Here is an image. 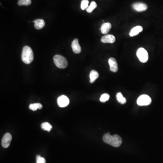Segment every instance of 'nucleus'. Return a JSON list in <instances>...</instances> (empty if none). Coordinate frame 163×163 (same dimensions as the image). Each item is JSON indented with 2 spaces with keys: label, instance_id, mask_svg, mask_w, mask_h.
<instances>
[{
  "label": "nucleus",
  "instance_id": "obj_8",
  "mask_svg": "<svg viewBox=\"0 0 163 163\" xmlns=\"http://www.w3.org/2000/svg\"><path fill=\"white\" fill-rule=\"evenodd\" d=\"M132 7L138 12H142L147 10L148 6L145 3L141 2H136L132 5Z\"/></svg>",
  "mask_w": 163,
  "mask_h": 163
},
{
  "label": "nucleus",
  "instance_id": "obj_6",
  "mask_svg": "<svg viewBox=\"0 0 163 163\" xmlns=\"http://www.w3.org/2000/svg\"><path fill=\"white\" fill-rule=\"evenodd\" d=\"M12 140V135L9 133L5 134L1 140V145L4 148H7L10 146Z\"/></svg>",
  "mask_w": 163,
  "mask_h": 163
},
{
  "label": "nucleus",
  "instance_id": "obj_13",
  "mask_svg": "<svg viewBox=\"0 0 163 163\" xmlns=\"http://www.w3.org/2000/svg\"><path fill=\"white\" fill-rule=\"evenodd\" d=\"M143 31V27L141 26H137L132 28L130 32V35L131 37L136 36L138 35L140 32Z\"/></svg>",
  "mask_w": 163,
  "mask_h": 163
},
{
  "label": "nucleus",
  "instance_id": "obj_21",
  "mask_svg": "<svg viewBox=\"0 0 163 163\" xmlns=\"http://www.w3.org/2000/svg\"><path fill=\"white\" fill-rule=\"evenodd\" d=\"M89 1L88 0H82L81 4V8L82 10H85L89 7Z\"/></svg>",
  "mask_w": 163,
  "mask_h": 163
},
{
  "label": "nucleus",
  "instance_id": "obj_3",
  "mask_svg": "<svg viewBox=\"0 0 163 163\" xmlns=\"http://www.w3.org/2000/svg\"><path fill=\"white\" fill-rule=\"evenodd\" d=\"M54 61L55 65L60 69H65L68 66V61L62 56L56 55L54 56Z\"/></svg>",
  "mask_w": 163,
  "mask_h": 163
},
{
  "label": "nucleus",
  "instance_id": "obj_22",
  "mask_svg": "<svg viewBox=\"0 0 163 163\" xmlns=\"http://www.w3.org/2000/svg\"><path fill=\"white\" fill-rule=\"evenodd\" d=\"M110 98V96L108 94H103L101 96L100 101L102 103H105L106 101L108 100Z\"/></svg>",
  "mask_w": 163,
  "mask_h": 163
},
{
  "label": "nucleus",
  "instance_id": "obj_2",
  "mask_svg": "<svg viewBox=\"0 0 163 163\" xmlns=\"http://www.w3.org/2000/svg\"><path fill=\"white\" fill-rule=\"evenodd\" d=\"M21 59L26 64H30L34 60V54L31 48L28 46H25L22 50Z\"/></svg>",
  "mask_w": 163,
  "mask_h": 163
},
{
  "label": "nucleus",
  "instance_id": "obj_11",
  "mask_svg": "<svg viewBox=\"0 0 163 163\" xmlns=\"http://www.w3.org/2000/svg\"><path fill=\"white\" fill-rule=\"evenodd\" d=\"M72 48L73 52L75 54H79L81 52V48L79 43V40L76 39L72 43Z\"/></svg>",
  "mask_w": 163,
  "mask_h": 163
},
{
  "label": "nucleus",
  "instance_id": "obj_18",
  "mask_svg": "<svg viewBox=\"0 0 163 163\" xmlns=\"http://www.w3.org/2000/svg\"><path fill=\"white\" fill-rule=\"evenodd\" d=\"M42 105L40 103H36L31 104L29 106V108L30 110L35 111L37 110L38 109H42Z\"/></svg>",
  "mask_w": 163,
  "mask_h": 163
},
{
  "label": "nucleus",
  "instance_id": "obj_16",
  "mask_svg": "<svg viewBox=\"0 0 163 163\" xmlns=\"http://www.w3.org/2000/svg\"><path fill=\"white\" fill-rule=\"evenodd\" d=\"M116 99L118 101L119 103L120 104H124L126 102V100L125 98L122 95V94L120 93H118L116 94Z\"/></svg>",
  "mask_w": 163,
  "mask_h": 163
},
{
  "label": "nucleus",
  "instance_id": "obj_17",
  "mask_svg": "<svg viewBox=\"0 0 163 163\" xmlns=\"http://www.w3.org/2000/svg\"><path fill=\"white\" fill-rule=\"evenodd\" d=\"M41 128L44 130H46V131L50 132L51 130L52 129V126L49 123V122H44L41 124Z\"/></svg>",
  "mask_w": 163,
  "mask_h": 163
},
{
  "label": "nucleus",
  "instance_id": "obj_14",
  "mask_svg": "<svg viewBox=\"0 0 163 163\" xmlns=\"http://www.w3.org/2000/svg\"><path fill=\"white\" fill-rule=\"evenodd\" d=\"M33 22L35 23V27L37 30L42 29L45 26V22L42 19H37Z\"/></svg>",
  "mask_w": 163,
  "mask_h": 163
},
{
  "label": "nucleus",
  "instance_id": "obj_19",
  "mask_svg": "<svg viewBox=\"0 0 163 163\" xmlns=\"http://www.w3.org/2000/svg\"><path fill=\"white\" fill-rule=\"evenodd\" d=\"M31 4V0H19L18 4L20 6H29Z\"/></svg>",
  "mask_w": 163,
  "mask_h": 163
},
{
  "label": "nucleus",
  "instance_id": "obj_20",
  "mask_svg": "<svg viewBox=\"0 0 163 163\" xmlns=\"http://www.w3.org/2000/svg\"><path fill=\"white\" fill-rule=\"evenodd\" d=\"M97 6L96 3L95 1H92L90 5L88 7V8L86 9V11L88 13H91L92 11L96 8Z\"/></svg>",
  "mask_w": 163,
  "mask_h": 163
},
{
  "label": "nucleus",
  "instance_id": "obj_23",
  "mask_svg": "<svg viewBox=\"0 0 163 163\" xmlns=\"http://www.w3.org/2000/svg\"><path fill=\"white\" fill-rule=\"evenodd\" d=\"M36 163H46V160L44 158L38 155L36 156Z\"/></svg>",
  "mask_w": 163,
  "mask_h": 163
},
{
  "label": "nucleus",
  "instance_id": "obj_10",
  "mask_svg": "<svg viewBox=\"0 0 163 163\" xmlns=\"http://www.w3.org/2000/svg\"><path fill=\"white\" fill-rule=\"evenodd\" d=\"M115 37L111 35H106L101 38V42L103 43L113 44L115 42Z\"/></svg>",
  "mask_w": 163,
  "mask_h": 163
},
{
  "label": "nucleus",
  "instance_id": "obj_9",
  "mask_svg": "<svg viewBox=\"0 0 163 163\" xmlns=\"http://www.w3.org/2000/svg\"><path fill=\"white\" fill-rule=\"evenodd\" d=\"M109 64L110 65V70L111 72L116 73L118 70V64L116 60L113 58H110L108 60Z\"/></svg>",
  "mask_w": 163,
  "mask_h": 163
},
{
  "label": "nucleus",
  "instance_id": "obj_15",
  "mask_svg": "<svg viewBox=\"0 0 163 163\" xmlns=\"http://www.w3.org/2000/svg\"><path fill=\"white\" fill-rule=\"evenodd\" d=\"M99 77V74L98 72L95 70H92L90 73V82L91 83H94L96 80Z\"/></svg>",
  "mask_w": 163,
  "mask_h": 163
},
{
  "label": "nucleus",
  "instance_id": "obj_5",
  "mask_svg": "<svg viewBox=\"0 0 163 163\" xmlns=\"http://www.w3.org/2000/svg\"><path fill=\"white\" fill-rule=\"evenodd\" d=\"M152 100L147 95L144 94L140 96L137 100V104L140 106H148L151 104Z\"/></svg>",
  "mask_w": 163,
  "mask_h": 163
},
{
  "label": "nucleus",
  "instance_id": "obj_4",
  "mask_svg": "<svg viewBox=\"0 0 163 163\" xmlns=\"http://www.w3.org/2000/svg\"><path fill=\"white\" fill-rule=\"evenodd\" d=\"M136 55L140 62L142 63H146L148 60V54L144 48H140L137 50Z\"/></svg>",
  "mask_w": 163,
  "mask_h": 163
},
{
  "label": "nucleus",
  "instance_id": "obj_1",
  "mask_svg": "<svg viewBox=\"0 0 163 163\" xmlns=\"http://www.w3.org/2000/svg\"><path fill=\"white\" fill-rule=\"evenodd\" d=\"M103 140L106 143L111 146L118 147L122 144V139L117 135H111L109 133H106L103 136Z\"/></svg>",
  "mask_w": 163,
  "mask_h": 163
},
{
  "label": "nucleus",
  "instance_id": "obj_7",
  "mask_svg": "<svg viewBox=\"0 0 163 163\" xmlns=\"http://www.w3.org/2000/svg\"><path fill=\"white\" fill-rule=\"evenodd\" d=\"M58 105L60 108H64L68 106L69 103V100L67 96L65 95H61L59 96L57 100Z\"/></svg>",
  "mask_w": 163,
  "mask_h": 163
},
{
  "label": "nucleus",
  "instance_id": "obj_12",
  "mask_svg": "<svg viewBox=\"0 0 163 163\" xmlns=\"http://www.w3.org/2000/svg\"><path fill=\"white\" fill-rule=\"evenodd\" d=\"M111 28V23L108 22V23H104L101 25V33L103 34H108Z\"/></svg>",
  "mask_w": 163,
  "mask_h": 163
}]
</instances>
